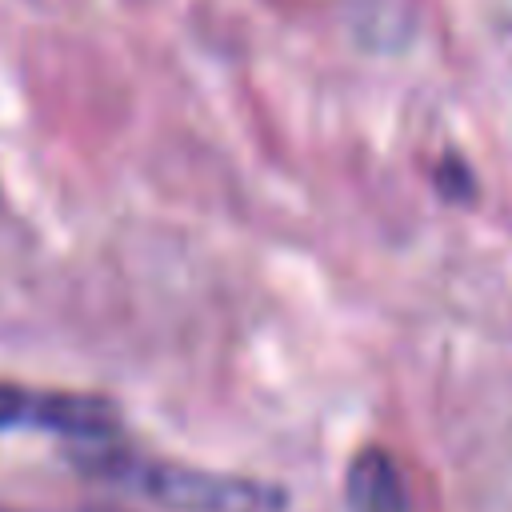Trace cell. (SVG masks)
Listing matches in <instances>:
<instances>
[{
    "label": "cell",
    "instance_id": "obj_2",
    "mask_svg": "<svg viewBox=\"0 0 512 512\" xmlns=\"http://www.w3.org/2000/svg\"><path fill=\"white\" fill-rule=\"evenodd\" d=\"M4 428H40L84 444L116 440L120 412L108 396L92 392H32L20 384H0V432Z\"/></svg>",
    "mask_w": 512,
    "mask_h": 512
},
{
    "label": "cell",
    "instance_id": "obj_3",
    "mask_svg": "<svg viewBox=\"0 0 512 512\" xmlns=\"http://www.w3.org/2000/svg\"><path fill=\"white\" fill-rule=\"evenodd\" d=\"M348 512H408V488L400 464L380 444H368L352 456L344 476Z\"/></svg>",
    "mask_w": 512,
    "mask_h": 512
},
{
    "label": "cell",
    "instance_id": "obj_1",
    "mask_svg": "<svg viewBox=\"0 0 512 512\" xmlns=\"http://www.w3.org/2000/svg\"><path fill=\"white\" fill-rule=\"evenodd\" d=\"M76 468L160 512H284V492L264 480L160 460L112 440L88 444L76 456Z\"/></svg>",
    "mask_w": 512,
    "mask_h": 512
},
{
    "label": "cell",
    "instance_id": "obj_4",
    "mask_svg": "<svg viewBox=\"0 0 512 512\" xmlns=\"http://www.w3.org/2000/svg\"><path fill=\"white\" fill-rule=\"evenodd\" d=\"M84 512H128V508H112V504H104V508H84Z\"/></svg>",
    "mask_w": 512,
    "mask_h": 512
}]
</instances>
